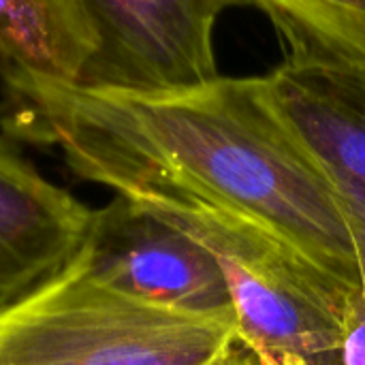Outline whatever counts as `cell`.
<instances>
[{
  "instance_id": "cell-5",
  "label": "cell",
  "mask_w": 365,
  "mask_h": 365,
  "mask_svg": "<svg viewBox=\"0 0 365 365\" xmlns=\"http://www.w3.org/2000/svg\"><path fill=\"white\" fill-rule=\"evenodd\" d=\"M77 259L92 276L126 295L237 327L233 297L214 255L135 199L115 195L92 212Z\"/></svg>"
},
{
  "instance_id": "cell-12",
  "label": "cell",
  "mask_w": 365,
  "mask_h": 365,
  "mask_svg": "<svg viewBox=\"0 0 365 365\" xmlns=\"http://www.w3.org/2000/svg\"><path fill=\"white\" fill-rule=\"evenodd\" d=\"M235 359H237V351H235V355L231 357V361H229V364H227V365H235Z\"/></svg>"
},
{
  "instance_id": "cell-10",
  "label": "cell",
  "mask_w": 365,
  "mask_h": 365,
  "mask_svg": "<svg viewBox=\"0 0 365 365\" xmlns=\"http://www.w3.org/2000/svg\"><path fill=\"white\" fill-rule=\"evenodd\" d=\"M340 361L342 365H365V291L351 304Z\"/></svg>"
},
{
  "instance_id": "cell-7",
  "label": "cell",
  "mask_w": 365,
  "mask_h": 365,
  "mask_svg": "<svg viewBox=\"0 0 365 365\" xmlns=\"http://www.w3.org/2000/svg\"><path fill=\"white\" fill-rule=\"evenodd\" d=\"M92 212L0 137V304L71 265L86 244Z\"/></svg>"
},
{
  "instance_id": "cell-9",
  "label": "cell",
  "mask_w": 365,
  "mask_h": 365,
  "mask_svg": "<svg viewBox=\"0 0 365 365\" xmlns=\"http://www.w3.org/2000/svg\"><path fill=\"white\" fill-rule=\"evenodd\" d=\"M282 38L284 51H317L365 62V0H248Z\"/></svg>"
},
{
  "instance_id": "cell-3",
  "label": "cell",
  "mask_w": 365,
  "mask_h": 365,
  "mask_svg": "<svg viewBox=\"0 0 365 365\" xmlns=\"http://www.w3.org/2000/svg\"><path fill=\"white\" fill-rule=\"evenodd\" d=\"M139 203L214 255L233 297L240 344L261 364L342 365L344 329L357 293L229 207L197 197Z\"/></svg>"
},
{
  "instance_id": "cell-4",
  "label": "cell",
  "mask_w": 365,
  "mask_h": 365,
  "mask_svg": "<svg viewBox=\"0 0 365 365\" xmlns=\"http://www.w3.org/2000/svg\"><path fill=\"white\" fill-rule=\"evenodd\" d=\"M96 38L79 86L182 92L220 77L214 30L248 0H79Z\"/></svg>"
},
{
  "instance_id": "cell-6",
  "label": "cell",
  "mask_w": 365,
  "mask_h": 365,
  "mask_svg": "<svg viewBox=\"0 0 365 365\" xmlns=\"http://www.w3.org/2000/svg\"><path fill=\"white\" fill-rule=\"evenodd\" d=\"M261 86L331 182L357 244L365 291V62L284 51Z\"/></svg>"
},
{
  "instance_id": "cell-8",
  "label": "cell",
  "mask_w": 365,
  "mask_h": 365,
  "mask_svg": "<svg viewBox=\"0 0 365 365\" xmlns=\"http://www.w3.org/2000/svg\"><path fill=\"white\" fill-rule=\"evenodd\" d=\"M96 49L79 0H0V79L79 81Z\"/></svg>"
},
{
  "instance_id": "cell-1",
  "label": "cell",
  "mask_w": 365,
  "mask_h": 365,
  "mask_svg": "<svg viewBox=\"0 0 365 365\" xmlns=\"http://www.w3.org/2000/svg\"><path fill=\"white\" fill-rule=\"evenodd\" d=\"M0 128L56 150L81 180L120 197H197L261 225L353 293H364L342 203L261 77L182 92H122L43 77L4 81Z\"/></svg>"
},
{
  "instance_id": "cell-11",
  "label": "cell",
  "mask_w": 365,
  "mask_h": 365,
  "mask_svg": "<svg viewBox=\"0 0 365 365\" xmlns=\"http://www.w3.org/2000/svg\"><path fill=\"white\" fill-rule=\"evenodd\" d=\"M235 365H263L250 351H246L242 344L237 349V359H235Z\"/></svg>"
},
{
  "instance_id": "cell-2",
  "label": "cell",
  "mask_w": 365,
  "mask_h": 365,
  "mask_svg": "<svg viewBox=\"0 0 365 365\" xmlns=\"http://www.w3.org/2000/svg\"><path fill=\"white\" fill-rule=\"evenodd\" d=\"M235 325L126 295L79 259L0 304V365H227Z\"/></svg>"
}]
</instances>
